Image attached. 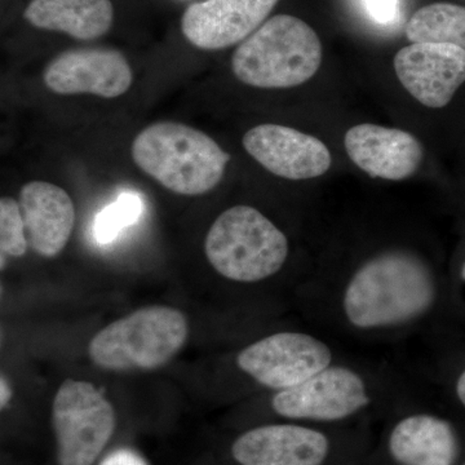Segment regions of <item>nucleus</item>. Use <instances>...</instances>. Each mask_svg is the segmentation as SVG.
I'll list each match as a JSON object with an SVG mask.
<instances>
[{"mask_svg": "<svg viewBox=\"0 0 465 465\" xmlns=\"http://www.w3.org/2000/svg\"><path fill=\"white\" fill-rule=\"evenodd\" d=\"M60 465H92L115 430L112 403L90 382L67 379L54 401Z\"/></svg>", "mask_w": 465, "mask_h": 465, "instance_id": "obj_8", "label": "nucleus"}, {"mask_svg": "<svg viewBox=\"0 0 465 465\" xmlns=\"http://www.w3.org/2000/svg\"><path fill=\"white\" fill-rule=\"evenodd\" d=\"M188 335V320L183 312L152 305L97 332L88 345V354L104 370H154L179 353Z\"/></svg>", "mask_w": 465, "mask_h": 465, "instance_id": "obj_6", "label": "nucleus"}, {"mask_svg": "<svg viewBox=\"0 0 465 465\" xmlns=\"http://www.w3.org/2000/svg\"><path fill=\"white\" fill-rule=\"evenodd\" d=\"M412 43H445L465 50V7L433 3L418 9L406 25Z\"/></svg>", "mask_w": 465, "mask_h": 465, "instance_id": "obj_18", "label": "nucleus"}, {"mask_svg": "<svg viewBox=\"0 0 465 465\" xmlns=\"http://www.w3.org/2000/svg\"><path fill=\"white\" fill-rule=\"evenodd\" d=\"M458 281L460 284H465V260L461 262L458 269Z\"/></svg>", "mask_w": 465, "mask_h": 465, "instance_id": "obj_25", "label": "nucleus"}, {"mask_svg": "<svg viewBox=\"0 0 465 465\" xmlns=\"http://www.w3.org/2000/svg\"><path fill=\"white\" fill-rule=\"evenodd\" d=\"M45 84L57 94H94L115 99L133 85V69L122 52L78 48L58 54L45 67Z\"/></svg>", "mask_w": 465, "mask_h": 465, "instance_id": "obj_12", "label": "nucleus"}, {"mask_svg": "<svg viewBox=\"0 0 465 465\" xmlns=\"http://www.w3.org/2000/svg\"><path fill=\"white\" fill-rule=\"evenodd\" d=\"M351 353L317 330H281L244 345L235 354L234 365L251 384L272 394L307 381Z\"/></svg>", "mask_w": 465, "mask_h": 465, "instance_id": "obj_7", "label": "nucleus"}, {"mask_svg": "<svg viewBox=\"0 0 465 465\" xmlns=\"http://www.w3.org/2000/svg\"><path fill=\"white\" fill-rule=\"evenodd\" d=\"M25 223L21 213L20 203L14 198L0 200V249L2 256L21 258L27 251Z\"/></svg>", "mask_w": 465, "mask_h": 465, "instance_id": "obj_20", "label": "nucleus"}, {"mask_svg": "<svg viewBox=\"0 0 465 465\" xmlns=\"http://www.w3.org/2000/svg\"><path fill=\"white\" fill-rule=\"evenodd\" d=\"M322 43L302 18L277 15L241 43L232 57L242 84L282 90L307 84L322 64Z\"/></svg>", "mask_w": 465, "mask_h": 465, "instance_id": "obj_4", "label": "nucleus"}, {"mask_svg": "<svg viewBox=\"0 0 465 465\" xmlns=\"http://www.w3.org/2000/svg\"><path fill=\"white\" fill-rule=\"evenodd\" d=\"M329 428L298 421L259 425L235 439L232 457L240 465H329L336 449Z\"/></svg>", "mask_w": 465, "mask_h": 465, "instance_id": "obj_9", "label": "nucleus"}, {"mask_svg": "<svg viewBox=\"0 0 465 465\" xmlns=\"http://www.w3.org/2000/svg\"><path fill=\"white\" fill-rule=\"evenodd\" d=\"M278 0H206L183 12L182 30L201 50L217 51L243 42L273 11Z\"/></svg>", "mask_w": 465, "mask_h": 465, "instance_id": "obj_14", "label": "nucleus"}, {"mask_svg": "<svg viewBox=\"0 0 465 465\" xmlns=\"http://www.w3.org/2000/svg\"><path fill=\"white\" fill-rule=\"evenodd\" d=\"M142 213V198L134 193H124L114 203L104 208L97 215L94 222V237L100 243H110L124 228L134 224Z\"/></svg>", "mask_w": 465, "mask_h": 465, "instance_id": "obj_19", "label": "nucleus"}, {"mask_svg": "<svg viewBox=\"0 0 465 465\" xmlns=\"http://www.w3.org/2000/svg\"><path fill=\"white\" fill-rule=\"evenodd\" d=\"M21 213L30 247L43 258H56L65 249L75 224V207L63 188L32 182L20 192Z\"/></svg>", "mask_w": 465, "mask_h": 465, "instance_id": "obj_16", "label": "nucleus"}, {"mask_svg": "<svg viewBox=\"0 0 465 465\" xmlns=\"http://www.w3.org/2000/svg\"><path fill=\"white\" fill-rule=\"evenodd\" d=\"M24 17L38 29L94 41L109 32L114 8L110 0H33Z\"/></svg>", "mask_w": 465, "mask_h": 465, "instance_id": "obj_17", "label": "nucleus"}, {"mask_svg": "<svg viewBox=\"0 0 465 465\" xmlns=\"http://www.w3.org/2000/svg\"><path fill=\"white\" fill-rule=\"evenodd\" d=\"M242 143L251 157L265 170L293 182L317 179L332 164L326 143L287 125H256L244 134Z\"/></svg>", "mask_w": 465, "mask_h": 465, "instance_id": "obj_13", "label": "nucleus"}, {"mask_svg": "<svg viewBox=\"0 0 465 465\" xmlns=\"http://www.w3.org/2000/svg\"><path fill=\"white\" fill-rule=\"evenodd\" d=\"M134 163L168 191L202 195L224 177L231 154L207 134L176 122L143 128L131 146Z\"/></svg>", "mask_w": 465, "mask_h": 465, "instance_id": "obj_3", "label": "nucleus"}, {"mask_svg": "<svg viewBox=\"0 0 465 465\" xmlns=\"http://www.w3.org/2000/svg\"><path fill=\"white\" fill-rule=\"evenodd\" d=\"M286 232L258 208L237 204L225 210L204 241L211 266L231 282L258 284L281 273L290 258Z\"/></svg>", "mask_w": 465, "mask_h": 465, "instance_id": "obj_5", "label": "nucleus"}, {"mask_svg": "<svg viewBox=\"0 0 465 465\" xmlns=\"http://www.w3.org/2000/svg\"><path fill=\"white\" fill-rule=\"evenodd\" d=\"M100 465H148V463L134 450L119 449L104 459Z\"/></svg>", "mask_w": 465, "mask_h": 465, "instance_id": "obj_22", "label": "nucleus"}, {"mask_svg": "<svg viewBox=\"0 0 465 465\" xmlns=\"http://www.w3.org/2000/svg\"><path fill=\"white\" fill-rule=\"evenodd\" d=\"M394 72L418 103L442 109L465 82V50L445 43H411L394 56Z\"/></svg>", "mask_w": 465, "mask_h": 465, "instance_id": "obj_11", "label": "nucleus"}, {"mask_svg": "<svg viewBox=\"0 0 465 465\" xmlns=\"http://www.w3.org/2000/svg\"><path fill=\"white\" fill-rule=\"evenodd\" d=\"M351 161L375 179L402 182L419 170L423 146L414 134L399 128L362 124L349 128L344 137Z\"/></svg>", "mask_w": 465, "mask_h": 465, "instance_id": "obj_15", "label": "nucleus"}, {"mask_svg": "<svg viewBox=\"0 0 465 465\" xmlns=\"http://www.w3.org/2000/svg\"><path fill=\"white\" fill-rule=\"evenodd\" d=\"M463 465H465V463Z\"/></svg>", "mask_w": 465, "mask_h": 465, "instance_id": "obj_26", "label": "nucleus"}, {"mask_svg": "<svg viewBox=\"0 0 465 465\" xmlns=\"http://www.w3.org/2000/svg\"><path fill=\"white\" fill-rule=\"evenodd\" d=\"M449 289L423 250L387 243L353 262L317 269L299 289L314 330L341 344L400 347L432 339Z\"/></svg>", "mask_w": 465, "mask_h": 465, "instance_id": "obj_1", "label": "nucleus"}, {"mask_svg": "<svg viewBox=\"0 0 465 465\" xmlns=\"http://www.w3.org/2000/svg\"><path fill=\"white\" fill-rule=\"evenodd\" d=\"M423 391L397 407L388 430L385 451L396 465H455L460 440L455 425L424 409Z\"/></svg>", "mask_w": 465, "mask_h": 465, "instance_id": "obj_10", "label": "nucleus"}, {"mask_svg": "<svg viewBox=\"0 0 465 465\" xmlns=\"http://www.w3.org/2000/svg\"><path fill=\"white\" fill-rule=\"evenodd\" d=\"M423 391L407 367L351 351L307 381L272 393L269 409L286 421L339 427L372 412L394 411Z\"/></svg>", "mask_w": 465, "mask_h": 465, "instance_id": "obj_2", "label": "nucleus"}, {"mask_svg": "<svg viewBox=\"0 0 465 465\" xmlns=\"http://www.w3.org/2000/svg\"><path fill=\"white\" fill-rule=\"evenodd\" d=\"M450 393L454 396L459 405L465 410V365L452 372L448 379Z\"/></svg>", "mask_w": 465, "mask_h": 465, "instance_id": "obj_23", "label": "nucleus"}, {"mask_svg": "<svg viewBox=\"0 0 465 465\" xmlns=\"http://www.w3.org/2000/svg\"><path fill=\"white\" fill-rule=\"evenodd\" d=\"M367 14L375 23L387 25L397 16L399 0H362Z\"/></svg>", "mask_w": 465, "mask_h": 465, "instance_id": "obj_21", "label": "nucleus"}, {"mask_svg": "<svg viewBox=\"0 0 465 465\" xmlns=\"http://www.w3.org/2000/svg\"><path fill=\"white\" fill-rule=\"evenodd\" d=\"M0 388H2V393H0V403H2V409L11 400V390H9L7 381H5V378H2V384H0Z\"/></svg>", "mask_w": 465, "mask_h": 465, "instance_id": "obj_24", "label": "nucleus"}]
</instances>
